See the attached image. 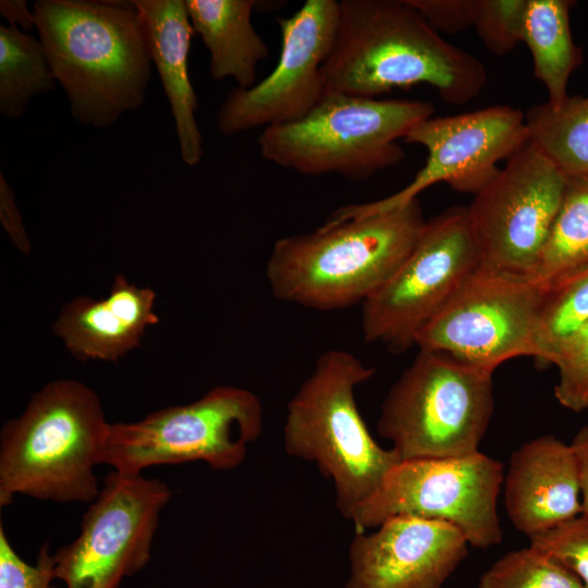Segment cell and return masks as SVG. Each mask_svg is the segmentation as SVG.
Returning a JSON list of instances; mask_svg holds the SVG:
<instances>
[{
    "instance_id": "1",
    "label": "cell",
    "mask_w": 588,
    "mask_h": 588,
    "mask_svg": "<svg viewBox=\"0 0 588 588\" xmlns=\"http://www.w3.org/2000/svg\"><path fill=\"white\" fill-rule=\"evenodd\" d=\"M327 91L376 98L427 84L465 105L487 84L483 63L450 44L408 0H341L332 51L321 69Z\"/></svg>"
},
{
    "instance_id": "2",
    "label": "cell",
    "mask_w": 588,
    "mask_h": 588,
    "mask_svg": "<svg viewBox=\"0 0 588 588\" xmlns=\"http://www.w3.org/2000/svg\"><path fill=\"white\" fill-rule=\"evenodd\" d=\"M36 29L79 124L106 128L146 100L152 61L131 1L37 0Z\"/></svg>"
},
{
    "instance_id": "3",
    "label": "cell",
    "mask_w": 588,
    "mask_h": 588,
    "mask_svg": "<svg viewBox=\"0 0 588 588\" xmlns=\"http://www.w3.org/2000/svg\"><path fill=\"white\" fill-rule=\"evenodd\" d=\"M426 220L418 199L362 218L323 222L274 242L266 266L273 296L316 310L363 304L396 272Z\"/></svg>"
},
{
    "instance_id": "4",
    "label": "cell",
    "mask_w": 588,
    "mask_h": 588,
    "mask_svg": "<svg viewBox=\"0 0 588 588\" xmlns=\"http://www.w3.org/2000/svg\"><path fill=\"white\" fill-rule=\"evenodd\" d=\"M109 422L85 383L60 379L36 392L0 433V506L15 495L60 503L93 502L99 491Z\"/></svg>"
},
{
    "instance_id": "5",
    "label": "cell",
    "mask_w": 588,
    "mask_h": 588,
    "mask_svg": "<svg viewBox=\"0 0 588 588\" xmlns=\"http://www.w3.org/2000/svg\"><path fill=\"white\" fill-rule=\"evenodd\" d=\"M373 375L350 352H324L289 402L283 426L286 453L332 480L335 505L348 519L401 462L375 441L356 404V388Z\"/></svg>"
},
{
    "instance_id": "6",
    "label": "cell",
    "mask_w": 588,
    "mask_h": 588,
    "mask_svg": "<svg viewBox=\"0 0 588 588\" xmlns=\"http://www.w3.org/2000/svg\"><path fill=\"white\" fill-rule=\"evenodd\" d=\"M433 113L428 101L326 91L304 118L262 128L257 143L264 159L301 174L364 181L400 163L397 139Z\"/></svg>"
},
{
    "instance_id": "7",
    "label": "cell",
    "mask_w": 588,
    "mask_h": 588,
    "mask_svg": "<svg viewBox=\"0 0 588 588\" xmlns=\"http://www.w3.org/2000/svg\"><path fill=\"white\" fill-rule=\"evenodd\" d=\"M492 375L419 350L381 405L378 433L401 461L479 452L494 411Z\"/></svg>"
},
{
    "instance_id": "8",
    "label": "cell",
    "mask_w": 588,
    "mask_h": 588,
    "mask_svg": "<svg viewBox=\"0 0 588 588\" xmlns=\"http://www.w3.org/2000/svg\"><path fill=\"white\" fill-rule=\"evenodd\" d=\"M262 431V405L243 388L220 385L200 399L156 411L134 422L110 424L101 464L123 474L156 465L205 462L231 470Z\"/></svg>"
},
{
    "instance_id": "9",
    "label": "cell",
    "mask_w": 588,
    "mask_h": 588,
    "mask_svg": "<svg viewBox=\"0 0 588 588\" xmlns=\"http://www.w3.org/2000/svg\"><path fill=\"white\" fill-rule=\"evenodd\" d=\"M503 480L502 463L480 451L401 461L350 519L356 532L401 515L439 520L458 529L470 547L488 549L503 538L498 513Z\"/></svg>"
},
{
    "instance_id": "10",
    "label": "cell",
    "mask_w": 588,
    "mask_h": 588,
    "mask_svg": "<svg viewBox=\"0 0 588 588\" xmlns=\"http://www.w3.org/2000/svg\"><path fill=\"white\" fill-rule=\"evenodd\" d=\"M480 267L467 206L427 220L396 272L362 304V331L394 353L415 346L421 329Z\"/></svg>"
},
{
    "instance_id": "11",
    "label": "cell",
    "mask_w": 588,
    "mask_h": 588,
    "mask_svg": "<svg viewBox=\"0 0 588 588\" xmlns=\"http://www.w3.org/2000/svg\"><path fill=\"white\" fill-rule=\"evenodd\" d=\"M544 292L526 277L479 267L421 329L415 346L492 373L512 358H535Z\"/></svg>"
},
{
    "instance_id": "12",
    "label": "cell",
    "mask_w": 588,
    "mask_h": 588,
    "mask_svg": "<svg viewBox=\"0 0 588 588\" xmlns=\"http://www.w3.org/2000/svg\"><path fill=\"white\" fill-rule=\"evenodd\" d=\"M567 176L529 139L474 195L467 215L480 267L528 277L561 207Z\"/></svg>"
},
{
    "instance_id": "13",
    "label": "cell",
    "mask_w": 588,
    "mask_h": 588,
    "mask_svg": "<svg viewBox=\"0 0 588 588\" xmlns=\"http://www.w3.org/2000/svg\"><path fill=\"white\" fill-rule=\"evenodd\" d=\"M529 139L525 113L497 105L471 112L430 117L404 137L427 150L424 167L396 193L363 204L341 206L324 222L332 223L391 211L418 199L433 184L446 183L453 191L477 194Z\"/></svg>"
},
{
    "instance_id": "14",
    "label": "cell",
    "mask_w": 588,
    "mask_h": 588,
    "mask_svg": "<svg viewBox=\"0 0 588 588\" xmlns=\"http://www.w3.org/2000/svg\"><path fill=\"white\" fill-rule=\"evenodd\" d=\"M171 497L158 478L112 470L85 512L79 535L53 554L56 579L66 588H119L150 560Z\"/></svg>"
},
{
    "instance_id": "15",
    "label": "cell",
    "mask_w": 588,
    "mask_h": 588,
    "mask_svg": "<svg viewBox=\"0 0 588 588\" xmlns=\"http://www.w3.org/2000/svg\"><path fill=\"white\" fill-rule=\"evenodd\" d=\"M339 1L306 0L279 19L281 51L271 73L249 88L232 89L217 113L224 136L297 121L326 94L321 69L336 36Z\"/></svg>"
},
{
    "instance_id": "16",
    "label": "cell",
    "mask_w": 588,
    "mask_h": 588,
    "mask_svg": "<svg viewBox=\"0 0 588 588\" xmlns=\"http://www.w3.org/2000/svg\"><path fill=\"white\" fill-rule=\"evenodd\" d=\"M468 547L462 532L448 523L390 517L370 534H355L344 588H442Z\"/></svg>"
},
{
    "instance_id": "17",
    "label": "cell",
    "mask_w": 588,
    "mask_h": 588,
    "mask_svg": "<svg viewBox=\"0 0 588 588\" xmlns=\"http://www.w3.org/2000/svg\"><path fill=\"white\" fill-rule=\"evenodd\" d=\"M503 492L512 525L528 538L580 515V487L569 443L552 434L523 443L511 454Z\"/></svg>"
},
{
    "instance_id": "18",
    "label": "cell",
    "mask_w": 588,
    "mask_h": 588,
    "mask_svg": "<svg viewBox=\"0 0 588 588\" xmlns=\"http://www.w3.org/2000/svg\"><path fill=\"white\" fill-rule=\"evenodd\" d=\"M155 303V291L117 275L106 298L81 296L68 303L53 332L79 360L117 362L159 321Z\"/></svg>"
},
{
    "instance_id": "19",
    "label": "cell",
    "mask_w": 588,
    "mask_h": 588,
    "mask_svg": "<svg viewBox=\"0 0 588 588\" xmlns=\"http://www.w3.org/2000/svg\"><path fill=\"white\" fill-rule=\"evenodd\" d=\"M145 22L151 61L161 81L175 124L181 159L197 166L204 155L196 121L198 99L188 73L193 26L185 0H132Z\"/></svg>"
},
{
    "instance_id": "20",
    "label": "cell",
    "mask_w": 588,
    "mask_h": 588,
    "mask_svg": "<svg viewBox=\"0 0 588 588\" xmlns=\"http://www.w3.org/2000/svg\"><path fill=\"white\" fill-rule=\"evenodd\" d=\"M189 20L210 54L215 81L233 78L240 88L256 84L257 65L269 48L252 23L253 0H185Z\"/></svg>"
},
{
    "instance_id": "21",
    "label": "cell",
    "mask_w": 588,
    "mask_h": 588,
    "mask_svg": "<svg viewBox=\"0 0 588 588\" xmlns=\"http://www.w3.org/2000/svg\"><path fill=\"white\" fill-rule=\"evenodd\" d=\"M574 5L573 0H527L523 42L531 54L535 76L547 90L546 101L552 106L569 96V77L583 62L569 25Z\"/></svg>"
},
{
    "instance_id": "22",
    "label": "cell",
    "mask_w": 588,
    "mask_h": 588,
    "mask_svg": "<svg viewBox=\"0 0 588 588\" xmlns=\"http://www.w3.org/2000/svg\"><path fill=\"white\" fill-rule=\"evenodd\" d=\"M588 270V175L567 177L547 243L528 279L549 287Z\"/></svg>"
},
{
    "instance_id": "23",
    "label": "cell",
    "mask_w": 588,
    "mask_h": 588,
    "mask_svg": "<svg viewBox=\"0 0 588 588\" xmlns=\"http://www.w3.org/2000/svg\"><path fill=\"white\" fill-rule=\"evenodd\" d=\"M529 140L567 177L588 175V96L547 101L525 113Z\"/></svg>"
},
{
    "instance_id": "24",
    "label": "cell",
    "mask_w": 588,
    "mask_h": 588,
    "mask_svg": "<svg viewBox=\"0 0 588 588\" xmlns=\"http://www.w3.org/2000/svg\"><path fill=\"white\" fill-rule=\"evenodd\" d=\"M57 81L45 48L16 26L0 25V113L22 117L30 100L56 89Z\"/></svg>"
},
{
    "instance_id": "25",
    "label": "cell",
    "mask_w": 588,
    "mask_h": 588,
    "mask_svg": "<svg viewBox=\"0 0 588 588\" xmlns=\"http://www.w3.org/2000/svg\"><path fill=\"white\" fill-rule=\"evenodd\" d=\"M588 326V270L546 287L536 330V362L553 365L565 345Z\"/></svg>"
},
{
    "instance_id": "26",
    "label": "cell",
    "mask_w": 588,
    "mask_h": 588,
    "mask_svg": "<svg viewBox=\"0 0 588 588\" xmlns=\"http://www.w3.org/2000/svg\"><path fill=\"white\" fill-rule=\"evenodd\" d=\"M478 588H584L561 562L528 546L510 551L483 572Z\"/></svg>"
},
{
    "instance_id": "27",
    "label": "cell",
    "mask_w": 588,
    "mask_h": 588,
    "mask_svg": "<svg viewBox=\"0 0 588 588\" xmlns=\"http://www.w3.org/2000/svg\"><path fill=\"white\" fill-rule=\"evenodd\" d=\"M526 9L527 0H480L474 27L486 49L504 56L523 42Z\"/></svg>"
},
{
    "instance_id": "28",
    "label": "cell",
    "mask_w": 588,
    "mask_h": 588,
    "mask_svg": "<svg viewBox=\"0 0 588 588\" xmlns=\"http://www.w3.org/2000/svg\"><path fill=\"white\" fill-rule=\"evenodd\" d=\"M529 544L572 571L588 588V517L578 515L529 538Z\"/></svg>"
},
{
    "instance_id": "29",
    "label": "cell",
    "mask_w": 588,
    "mask_h": 588,
    "mask_svg": "<svg viewBox=\"0 0 588 588\" xmlns=\"http://www.w3.org/2000/svg\"><path fill=\"white\" fill-rule=\"evenodd\" d=\"M553 366L558 369L554 396L573 412L588 409V326L561 351Z\"/></svg>"
},
{
    "instance_id": "30",
    "label": "cell",
    "mask_w": 588,
    "mask_h": 588,
    "mask_svg": "<svg viewBox=\"0 0 588 588\" xmlns=\"http://www.w3.org/2000/svg\"><path fill=\"white\" fill-rule=\"evenodd\" d=\"M54 562L49 541L38 552L35 564L24 561L10 543L0 524V588H57Z\"/></svg>"
},
{
    "instance_id": "31",
    "label": "cell",
    "mask_w": 588,
    "mask_h": 588,
    "mask_svg": "<svg viewBox=\"0 0 588 588\" xmlns=\"http://www.w3.org/2000/svg\"><path fill=\"white\" fill-rule=\"evenodd\" d=\"M438 32L457 34L474 27L480 0H408Z\"/></svg>"
},
{
    "instance_id": "32",
    "label": "cell",
    "mask_w": 588,
    "mask_h": 588,
    "mask_svg": "<svg viewBox=\"0 0 588 588\" xmlns=\"http://www.w3.org/2000/svg\"><path fill=\"white\" fill-rule=\"evenodd\" d=\"M0 222L15 247L28 254L32 249L30 240L16 205L14 192L2 172L0 173Z\"/></svg>"
},
{
    "instance_id": "33",
    "label": "cell",
    "mask_w": 588,
    "mask_h": 588,
    "mask_svg": "<svg viewBox=\"0 0 588 588\" xmlns=\"http://www.w3.org/2000/svg\"><path fill=\"white\" fill-rule=\"evenodd\" d=\"M577 466L580 487L581 514L588 517V424L584 425L569 442Z\"/></svg>"
},
{
    "instance_id": "34",
    "label": "cell",
    "mask_w": 588,
    "mask_h": 588,
    "mask_svg": "<svg viewBox=\"0 0 588 588\" xmlns=\"http://www.w3.org/2000/svg\"><path fill=\"white\" fill-rule=\"evenodd\" d=\"M0 14L9 25L16 26L23 32L36 28L34 10L25 0H1Z\"/></svg>"
}]
</instances>
